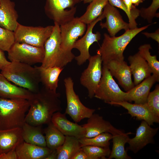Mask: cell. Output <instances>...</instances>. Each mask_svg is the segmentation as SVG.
<instances>
[{
	"label": "cell",
	"instance_id": "cell-1",
	"mask_svg": "<svg viewBox=\"0 0 159 159\" xmlns=\"http://www.w3.org/2000/svg\"><path fill=\"white\" fill-rule=\"evenodd\" d=\"M59 93L43 87L37 92L33 93L28 100L29 110L25 122L37 126L48 124L51 122L53 114L62 110Z\"/></svg>",
	"mask_w": 159,
	"mask_h": 159
},
{
	"label": "cell",
	"instance_id": "cell-2",
	"mask_svg": "<svg viewBox=\"0 0 159 159\" xmlns=\"http://www.w3.org/2000/svg\"><path fill=\"white\" fill-rule=\"evenodd\" d=\"M151 24L128 29L118 37H111L104 33L103 42L97 50V54L101 56L103 64L112 60L124 61L123 52L128 44L136 35Z\"/></svg>",
	"mask_w": 159,
	"mask_h": 159
},
{
	"label": "cell",
	"instance_id": "cell-3",
	"mask_svg": "<svg viewBox=\"0 0 159 159\" xmlns=\"http://www.w3.org/2000/svg\"><path fill=\"white\" fill-rule=\"evenodd\" d=\"M1 73L10 82L34 93L39 90L40 82L36 66L25 63L10 62L1 70Z\"/></svg>",
	"mask_w": 159,
	"mask_h": 159
},
{
	"label": "cell",
	"instance_id": "cell-4",
	"mask_svg": "<svg viewBox=\"0 0 159 159\" xmlns=\"http://www.w3.org/2000/svg\"><path fill=\"white\" fill-rule=\"evenodd\" d=\"M29 107L28 100L0 97V130L21 127Z\"/></svg>",
	"mask_w": 159,
	"mask_h": 159
},
{
	"label": "cell",
	"instance_id": "cell-5",
	"mask_svg": "<svg viewBox=\"0 0 159 159\" xmlns=\"http://www.w3.org/2000/svg\"><path fill=\"white\" fill-rule=\"evenodd\" d=\"M61 43L60 26L54 23L52 33L44 46V55L42 66L64 68L72 61V60L66 55L62 49Z\"/></svg>",
	"mask_w": 159,
	"mask_h": 159
},
{
	"label": "cell",
	"instance_id": "cell-6",
	"mask_svg": "<svg viewBox=\"0 0 159 159\" xmlns=\"http://www.w3.org/2000/svg\"><path fill=\"white\" fill-rule=\"evenodd\" d=\"M81 0H46L44 7L47 16L59 26L73 19L76 11L75 6Z\"/></svg>",
	"mask_w": 159,
	"mask_h": 159
},
{
	"label": "cell",
	"instance_id": "cell-7",
	"mask_svg": "<svg viewBox=\"0 0 159 159\" xmlns=\"http://www.w3.org/2000/svg\"><path fill=\"white\" fill-rule=\"evenodd\" d=\"M126 92L122 91L105 64H103L102 75L94 97L109 104L125 101Z\"/></svg>",
	"mask_w": 159,
	"mask_h": 159
},
{
	"label": "cell",
	"instance_id": "cell-8",
	"mask_svg": "<svg viewBox=\"0 0 159 159\" xmlns=\"http://www.w3.org/2000/svg\"><path fill=\"white\" fill-rule=\"evenodd\" d=\"M53 27L54 25L29 26L19 23L14 31L15 42L36 47H44L52 33Z\"/></svg>",
	"mask_w": 159,
	"mask_h": 159
},
{
	"label": "cell",
	"instance_id": "cell-9",
	"mask_svg": "<svg viewBox=\"0 0 159 159\" xmlns=\"http://www.w3.org/2000/svg\"><path fill=\"white\" fill-rule=\"evenodd\" d=\"M67 105L65 113L68 115L76 123L88 118L95 110L87 107L81 102L74 89V82L70 77L64 80Z\"/></svg>",
	"mask_w": 159,
	"mask_h": 159
},
{
	"label": "cell",
	"instance_id": "cell-10",
	"mask_svg": "<svg viewBox=\"0 0 159 159\" xmlns=\"http://www.w3.org/2000/svg\"><path fill=\"white\" fill-rule=\"evenodd\" d=\"M8 52L11 62H20L30 65L42 63L44 57V47H38L15 42Z\"/></svg>",
	"mask_w": 159,
	"mask_h": 159
},
{
	"label": "cell",
	"instance_id": "cell-11",
	"mask_svg": "<svg viewBox=\"0 0 159 159\" xmlns=\"http://www.w3.org/2000/svg\"><path fill=\"white\" fill-rule=\"evenodd\" d=\"M60 29L61 48L66 55L73 60L75 57L72 52L73 46L78 38L82 36L86 31V24L76 17L60 26Z\"/></svg>",
	"mask_w": 159,
	"mask_h": 159
},
{
	"label": "cell",
	"instance_id": "cell-12",
	"mask_svg": "<svg viewBox=\"0 0 159 159\" xmlns=\"http://www.w3.org/2000/svg\"><path fill=\"white\" fill-rule=\"evenodd\" d=\"M87 67L82 73L80 78L81 84L88 90L90 98L94 97L95 91L101 79L102 61L100 54L90 56L88 59Z\"/></svg>",
	"mask_w": 159,
	"mask_h": 159
},
{
	"label": "cell",
	"instance_id": "cell-13",
	"mask_svg": "<svg viewBox=\"0 0 159 159\" xmlns=\"http://www.w3.org/2000/svg\"><path fill=\"white\" fill-rule=\"evenodd\" d=\"M105 18L102 12L101 15L96 19L87 24V31L85 35L80 39L77 40L74 43L73 49H76L80 52L79 55L75 57L77 64L80 66L88 60L91 55L89 49L90 46L95 42H98L101 39V35L99 32L93 33V29L95 24L99 21Z\"/></svg>",
	"mask_w": 159,
	"mask_h": 159
},
{
	"label": "cell",
	"instance_id": "cell-14",
	"mask_svg": "<svg viewBox=\"0 0 159 159\" xmlns=\"http://www.w3.org/2000/svg\"><path fill=\"white\" fill-rule=\"evenodd\" d=\"M158 128H152L146 122L142 120L136 130L135 137L129 139L127 149L136 153L148 144L154 143V137L157 133Z\"/></svg>",
	"mask_w": 159,
	"mask_h": 159
},
{
	"label": "cell",
	"instance_id": "cell-15",
	"mask_svg": "<svg viewBox=\"0 0 159 159\" xmlns=\"http://www.w3.org/2000/svg\"><path fill=\"white\" fill-rule=\"evenodd\" d=\"M105 22H101L100 26L101 28H106L110 36H115L120 31L124 29L125 31L130 29L128 23L125 21L118 10L108 2L104 8L103 11Z\"/></svg>",
	"mask_w": 159,
	"mask_h": 159
},
{
	"label": "cell",
	"instance_id": "cell-16",
	"mask_svg": "<svg viewBox=\"0 0 159 159\" xmlns=\"http://www.w3.org/2000/svg\"><path fill=\"white\" fill-rule=\"evenodd\" d=\"M85 130L84 138H91L104 132H108L112 135L123 132L114 127L99 114L93 113L88 118L87 123L82 125Z\"/></svg>",
	"mask_w": 159,
	"mask_h": 159
},
{
	"label": "cell",
	"instance_id": "cell-17",
	"mask_svg": "<svg viewBox=\"0 0 159 159\" xmlns=\"http://www.w3.org/2000/svg\"><path fill=\"white\" fill-rule=\"evenodd\" d=\"M105 64L112 75L117 79L125 91L130 90L135 86L130 67L126 62L124 60H112Z\"/></svg>",
	"mask_w": 159,
	"mask_h": 159
},
{
	"label": "cell",
	"instance_id": "cell-18",
	"mask_svg": "<svg viewBox=\"0 0 159 159\" xmlns=\"http://www.w3.org/2000/svg\"><path fill=\"white\" fill-rule=\"evenodd\" d=\"M66 114L58 111L54 113L51 122L65 136L74 137L78 139L85 138V130L82 125L68 120Z\"/></svg>",
	"mask_w": 159,
	"mask_h": 159
},
{
	"label": "cell",
	"instance_id": "cell-19",
	"mask_svg": "<svg viewBox=\"0 0 159 159\" xmlns=\"http://www.w3.org/2000/svg\"><path fill=\"white\" fill-rule=\"evenodd\" d=\"M109 104L122 106L128 111L132 117L138 120H144L150 125L159 122V117L151 111L146 103L144 104H132L126 101L112 102Z\"/></svg>",
	"mask_w": 159,
	"mask_h": 159
},
{
	"label": "cell",
	"instance_id": "cell-20",
	"mask_svg": "<svg viewBox=\"0 0 159 159\" xmlns=\"http://www.w3.org/2000/svg\"><path fill=\"white\" fill-rule=\"evenodd\" d=\"M156 82V79L153 75L146 78L126 92L125 101L129 102L134 101V103L137 104L146 103L150 90Z\"/></svg>",
	"mask_w": 159,
	"mask_h": 159
},
{
	"label": "cell",
	"instance_id": "cell-21",
	"mask_svg": "<svg viewBox=\"0 0 159 159\" xmlns=\"http://www.w3.org/2000/svg\"><path fill=\"white\" fill-rule=\"evenodd\" d=\"M15 6L11 0H0V26L13 32L19 23Z\"/></svg>",
	"mask_w": 159,
	"mask_h": 159
},
{
	"label": "cell",
	"instance_id": "cell-22",
	"mask_svg": "<svg viewBox=\"0 0 159 159\" xmlns=\"http://www.w3.org/2000/svg\"><path fill=\"white\" fill-rule=\"evenodd\" d=\"M130 68L134 78L135 86L151 75L152 70L146 61L138 52L128 57Z\"/></svg>",
	"mask_w": 159,
	"mask_h": 159
},
{
	"label": "cell",
	"instance_id": "cell-23",
	"mask_svg": "<svg viewBox=\"0 0 159 159\" xmlns=\"http://www.w3.org/2000/svg\"><path fill=\"white\" fill-rule=\"evenodd\" d=\"M33 93L11 83L0 73V97L8 99H24L28 100Z\"/></svg>",
	"mask_w": 159,
	"mask_h": 159
},
{
	"label": "cell",
	"instance_id": "cell-24",
	"mask_svg": "<svg viewBox=\"0 0 159 159\" xmlns=\"http://www.w3.org/2000/svg\"><path fill=\"white\" fill-rule=\"evenodd\" d=\"M18 159H44L52 150L23 141L16 148Z\"/></svg>",
	"mask_w": 159,
	"mask_h": 159
},
{
	"label": "cell",
	"instance_id": "cell-25",
	"mask_svg": "<svg viewBox=\"0 0 159 159\" xmlns=\"http://www.w3.org/2000/svg\"><path fill=\"white\" fill-rule=\"evenodd\" d=\"M23 141L21 127L0 130V154L15 149Z\"/></svg>",
	"mask_w": 159,
	"mask_h": 159
},
{
	"label": "cell",
	"instance_id": "cell-26",
	"mask_svg": "<svg viewBox=\"0 0 159 159\" xmlns=\"http://www.w3.org/2000/svg\"><path fill=\"white\" fill-rule=\"evenodd\" d=\"M39 74L40 82L48 89L56 91L58 87L59 76L64 68L54 66L45 67L36 66Z\"/></svg>",
	"mask_w": 159,
	"mask_h": 159
},
{
	"label": "cell",
	"instance_id": "cell-27",
	"mask_svg": "<svg viewBox=\"0 0 159 159\" xmlns=\"http://www.w3.org/2000/svg\"><path fill=\"white\" fill-rule=\"evenodd\" d=\"M42 125L34 126L24 122L21 128V135L24 141L42 147H47L45 136Z\"/></svg>",
	"mask_w": 159,
	"mask_h": 159
},
{
	"label": "cell",
	"instance_id": "cell-28",
	"mask_svg": "<svg viewBox=\"0 0 159 159\" xmlns=\"http://www.w3.org/2000/svg\"><path fill=\"white\" fill-rule=\"evenodd\" d=\"M130 132L125 133L123 132L112 135L113 145L108 159H130L125 150V144L127 143Z\"/></svg>",
	"mask_w": 159,
	"mask_h": 159
},
{
	"label": "cell",
	"instance_id": "cell-29",
	"mask_svg": "<svg viewBox=\"0 0 159 159\" xmlns=\"http://www.w3.org/2000/svg\"><path fill=\"white\" fill-rule=\"evenodd\" d=\"M79 139L72 136H65L63 144L57 150V159H72L81 149Z\"/></svg>",
	"mask_w": 159,
	"mask_h": 159
},
{
	"label": "cell",
	"instance_id": "cell-30",
	"mask_svg": "<svg viewBox=\"0 0 159 159\" xmlns=\"http://www.w3.org/2000/svg\"><path fill=\"white\" fill-rule=\"evenodd\" d=\"M108 2V0H93L90 3L85 13L78 17L79 20L86 24L90 23L101 15Z\"/></svg>",
	"mask_w": 159,
	"mask_h": 159
},
{
	"label": "cell",
	"instance_id": "cell-31",
	"mask_svg": "<svg viewBox=\"0 0 159 159\" xmlns=\"http://www.w3.org/2000/svg\"><path fill=\"white\" fill-rule=\"evenodd\" d=\"M48 125L44 130L47 147L52 150H56L63 144L65 136L51 122Z\"/></svg>",
	"mask_w": 159,
	"mask_h": 159
},
{
	"label": "cell",
	"instance_id": "cell-32",
	"mask_svg": "<svg viewBox=\"0 0 159 159\" xmlns=\"http://www.w3.org/2000/svg\"><path fill=\"white\" fill-rule=\"evenodd\" d=\"M152 48L149 44L141 45L138 48V53L147 62L157 82H159V62L155 55H152L149 51Z\"/></svg>",
	"mask_w": 159,
	"mask_h": 159
},
{
	"label": "cell",
	"instance_id": "cell-33",
	"mask_svg": "<svg viewBox=\"0 0 159 159\" xmlns=\"http://www.w3.org/2000/svg\"><path fill=\"white\" fill-rule=\"evenodd\" d=\"M112 135L108 132H104L91 138H83L79 139L81 147L92 145L104 148H109L110 141Z\"/></svg>",
	"mask_w": 159,
	"mask_h": 159
},
{
	"label": "cell",
	"instance_id": "cell-34",
	"mask_svg": "<svg viewBox=\"0 0 159 159\" xmlns=\"http://www.w3.org/2000/svg\"><path fill=\"white\" fill-rule=\"evenodd\" d=\"M81 149L89 157L90 159H107L111 150L110 148H104L92 145H85Z\"/></svg>",
	"mask_w": 159,
	"mask_h": 159
},
{
	"label": "cell",
	"instance_id": "cell-35",
	"mask_svg": "<svg viewBox=\"0 0 159 159\" xmlns=\"http://www.w3.org/2000/svg\"><path fill=\"white\" fill-rule=\"evenodd\" d=\"M15 42L14 32L0 26V49L7 52Z\"/></svg>",
	"mask_w": 159,
	"mask_h": 159
},
{
	"label": "cell",
	"instance_id": "cell-36",
	"mask_svg": "<svg viewBox=\"0 0 159 159\" xmlns=\"http://www.w3.org/2000/svg\"><path fill=\"white\" fill-rule=\"evenodd\" d=\"M159 7V0H152L150 5L147 8H142L140 9V15L149 23H151L155 17H159L157 11Z\"/></svg>",
	"mask_w": 159,
	"mask_h": 159
},
{
	"label": "cell",
	"instance_id": "cell-37",
	"mask_svg": "<svg viewBox=\"0 0 159 159\" xmlns=\"http://www.w3.org/2000/svg\"><path fill=\"white\" fill-rule=\"evenodd\" d=\"M146 104L151 111L159 117V85H156L154 90L150 92Z\"/></svg>",
	"mask_w": 159,
	"mask_h": 159
},
{
	"label": "cell",
	"instance_id": "cell-38",
	"mask_svg": "<svg viewBox=\"0 0 159 159\" xmlns=\"http://www.w3.org/2000/svg\"><path fill=\"white\" fill-rule=\"evenodd\" d=\"M108 1L112 6L121 9L125 12L129 19L128 23L130 29H133L138 27V24L135 19L129 12L122 0H108Z\"/></svg>",
	"mask_w": 159,
	"mask_h": 159
},
{
	"label": "cell",
	"instance_id": "cell-39",
	"mask_svg": "<svg viewBox=\"0 0 159 159\" xmlns=\"http://www.w3.org/2000/svg\"><path fill=\"white\" fill-rule=\"evenodd\" d=\"M15 149L0 154V159H18Z\"/></svg>",
	"mask_w": 159,
	"mask_h": 159
},
{
	"label": "cell",
	"instance_id": "cell-40",
	"mask_svg": "<svg viewBox=\"0 0 159 159\" xmlns=\"http://www.w3.org/2000/svg\"><path fill=\"white\" fill-rule=\"evenodd\" d=\"M142 33L148 38H151L159 43V29H157L153 33L143 32Z\"/></svg>",
	"mask_w": 159,
	"mask_h": 159
},
{
	"label": "cell",
	"instance_id": "cell-41",
	"mask_svg": "<svg viewBox=\"0 0 159 159\" xmlns=\"http://www.w3.org/2000/svg\"><path fill=\"white\" fill-rule=\"evenodd\" d=\"M3 51L0 49V70L10 63L6 59Z\"/></svg>",
	"mask_w": 159,
	"mask_h": 159
},
{
	"label": "cell",
	"instance_id": "cell-42",
	"mask_svg": "<svg viewBox=\"0 0 159 159\" xmlns=\"http://www.w3.org/2000/svg\"><path fill=\"white\" fill-rule=\"evenodd\" d=\"M72 159H90V158L81 148L76 153Z\"/></svg>",
	"mask_w": 159,
	"mask_h": 159
},
{
	"label": "cell",
	"instance_id": "cell-43",
	"mask_svg": "<svg viewBox=\"0 0 159 159\" xmlns=\"http://www.w3.org/2000/svg\"><path fill=\"white\" fill-rule=\"evenodd\" d=\"M57 153L56 150H52L51 153L44 159H57Z\"/></svg>",
	"mask_w": 159,
	"mask_h": 159
},
{
	"label": "cell",
	"instance_id": "cell-44",
	"mask_svg": "<svg viewBox=\"0 0 159 159\" xmlns=\"http://www.w3.org/2000/svg\"><path fill=\"white\" fill-rule=\"evenodd\" d=\"M144 1L145 0H131L132 4L135 6L139 5Z\"/></svg>",
	"mask_w": 159,
	"mask_h": 159
},
{
	"label": "cell",
	"instance_id": "cell-45",
	"mask_svg": "<svg viewBox=\"0 0 159 159\" xmlns=\"http://www.w3.org/2000/svg\"><path fill=\"white\" fill-rule=\"evenodd\" d=\"M93 0H81V1H83L84 4L90 3Z\"/></svg>",
	"mask_w": 159,
	"mask_h": 159
}]
</instances>
